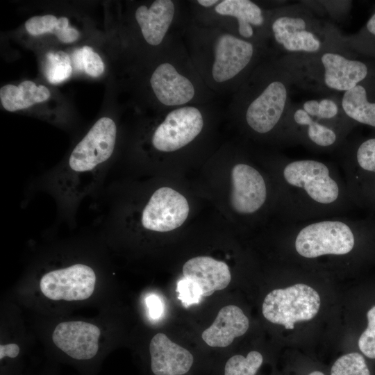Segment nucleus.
<instances>
[{"label":"nucleus","mask_w":375,"mask_h":375,"mask_svg":"<svg viewBox=\"0 0 375 375\" xmlns=\"http://www.w3.org/2000/svg\"><path fill=\"white\" fill-rule=\"evenodd\" d=\"M117 131L111 118L99 119L62 163L35 181L33 190L46 192L54 200L59 220L73 226L83 201L101 189L114 153Z\"/></svg>","instance_id":"obj_1"},{"label":"nucleus","mask_w":375,"mask_h":375,"mask_svg":"<svg viewBox=\"0 0 375 375\" xmlns=\"http://www.w3.org/2000/svg\"><path fill=\"white\" fill-rule=\"evenodd\" d=\"M279 174L287 223L341 216L353 203L344 177L330 162L287 158Z\"/></svg>","instance_id":"obj_2"},{"label":"nucleus","mask_w":375,"mask_h":375,"mask_svg":"<svg viewBox=\"0 0 375 375\" xmlns=\"http://www.w3.org/2000/svg\"><path fill=\"white\" fill-rule=\"evenodd\" d=\"M350 47L317 54L283 56L278 60L290 73L294 85L317 94L344 93L373 75L368 64Z\"/></svg>","instance_id":"obj_3"},{"label":"nucleus","mask_w":375,"mask_h":375,"mask_svg":"<svg viewBox=\"0 0 375 375\" xmlns=\"http://www.w3.org/2000/svg\"><path fill=\"white\" fill-rule=\"evenodd\" d=\"M269 31L283 56L317 54L349 47L347 38L306 2L278 9L270 19Z\"/></svg>","instance_id":"obj_4"},{"label":"nucleus","mask_w":375,"mask_h":375,"mask_svg":"<svg viewBox=\"0 0 375 375\" xmlns=\"http://www.w3.org/2000/svg\"><path fill=\"white\" fill-rule=\"evenodd\" d=\"M293 231L294 249L306 259L351 253L357 244L360 225L341 216L287 223Z\"/></svg>","instance_id":"obj_5"},{"label":"nucleus","mask_w":375,"mask_h":375,"mask_svg":"<svg viewBox=\"0 0 375 375\" xmlns=\"http://www.w3.org/2000/svg\"><path fill=\"white\" fill-rule=\"evenodd\" d=\"M261 89L247 103L244 118L256 133L266 135L281 128L292 105L291 89L294 82L290 73L278 60Z\"/></svg>","instance_id":"obj_6"},{"label":"nucleus","mask_w":375,"mask_h":375,"mask_svg":"<svg viewBox=\"0 0 375 375\" xmlns=\"http://www.w3.org/2000/svg\"><path fill=\"white\" fill-rule=\"evenodd\" d=\"M335 152L353 203L375 205V136L347 139Z\"/></svg>","instance_id":"obj_7"},{"label":"nucleus","mask_w":375,"mask_h":375,"mask_svg":"<svg viewBox=\"0 0 375 375\" xmlns=\"http://www.w3.org/2000/svg\"><path fill=\"white\" fill-rule=\"evenodd\" d=\"M321 299L318 292L305 283H296L275 289L265 297L262 312L269 322L293 329L299 322L308 321L319 312Z\"/></svg>","instance_id":"obj_8"},{"label":"nucleus","mask_w":375,"mask_h":375,"mask_svg":"<svg viewBox=\"0 0 375 375\" xmlns=\"http://www.w3.org/2000/svg\"><path fill=\"white\" fill-rule=\"evenodd\" d=\"M280 135L287 144H301L318 152L336 151L348 136L308 114L299 103H292Z\"/></svg>","instance_id":"obj_9"},{"label":"nucleus","mask_w":375,"mask_h":375,"mask_svg":"<svg viewBox=\"0 0 375 375\" xmlns=\"http://www.w3.org/2000/svg\"><path fill=\"white\" fill-rule=\"evenodd\" d=\"M97 281L94 269L83 262H74L45 272L40 281L42 293L54 301H80L93 294Z\"/></svg>","instance_id":"obj_10"},{"label":"nucleus","mask_w":375,"mask_h":375,"mask_svg":"<svg viewBox=\"0 0 375 375\" xmlns=\"http://www.w3.org/2000/svg\"><path fill=\"white\" fill-rule=\"evenodd\" d=\"M185 197L169 187L156 190L143 206L140 216L142 228L153 232H167L181 226L189 213Z\"/></svg>","instance_id":"obj_11"},{"label":"nucleus","mask_w":375,"mask_h":375,"mask_svg":"<svg viewBox=\"0 0 375 375\" xmlns=\"http://www.w3.org/2000/svg\"><path fill=\"white\" fill-rule=\"evenodd\" d=\"M203 126V117L198 108L186 106L173 110L154 131L151 144L159 151H174L191 142Z\"/></svg>","instance_id":"obj_12"},{"label":"nucleus","mask_w":375,"mask_h":375,"mask_svg":"<svg viewBox=\"0 0 375 375\" xmlns=\"http://www.w3.org/2000/svg\"><path fill=\"white\" fill-rule=\"evenodd\" d=\"M231 204L239 214L251 215L265 203L267 188L263 176L250 165L236 164L231 170Z\"/></svg>","instance_id":"obj_13"},{"label":"nucleus","mask_w":375,"mask_h":375,"mask_svg":"<svg viewBox=\"0 0 375 375\" xmlns=\"http://www.w3.org/2000/svg\"><path fill=\"white\" fill-rule=\"evenodd\" d=\"M255 54L252 42L228 33L219 36L215 47L213 79L222 83L233 78L250 65Z\"/></svg>","instance_id":"obj_14"},{"label":"nucleus","mask_w":375,"mask_h":375,"mask_svg":"<svg viewBox=\"0 0 375 375\" xmlns=\"http://www.w3.org/2000/svg\"><path fill=\"white\" fill-rule=\"evenodd\" d=\"M99 328L83 321L63 322L58 324L52 333L55 345L76 360H89L97 353Z\"/></svg>","instance_id":"obj_15"},{"label":"nucleus","mask_w":375,"mask_h":375,"mask_svg":"<svg viewBox=\"0 0 375 375\" xmlns=\"http://www.w3.org/2000/svg\"><path fill=\"white\" fill-rule=\"evenodd\" d=\"M149 352L151 367L155 375H182L190 370L193 363V356L188 350L162 333L152 338Z\"/></svg>","instance_id":"obj_16"},{"label":"nucleus","mask_w":375,"mask_h":375,"mask_svg":"<svg viewBox=\"0 0 375 375\" xmlns=\"http://www.w3.org/2000/svg\"><path fill=\"white\" fill-rule=\"evenodd\" d=\"M150 83L158 101L165 106L183 105L194 96L193 84L170 63L158 65L151 75Z\"/></svg>","instance_id":"obj_17"},{"label":"nucleus","mask_w":375,"mask_h":375,"mask_svg":"<svg viewBox=\"0 0 375 375\" xmlns=\"http://www.w3.org/2000/svg\"><path fill=\"white\" fill-rule=\"evenodd\" d=\"M183 274L184 278L199 286L203 297L226 288L231 280L228 266L209 256H197L188 260L183 265Z\"/></svg>","instance_id":"obj_18"},{"label":"nucleus","mask_w":375,"mask_h":375,"mask_svg":"<svg viewBox=\"0 0 375 375\" xmlns=\"http://www.w3.org/2000/svg\"><path fill=\"white\" fill-rule=\"evenodd\" d=\"M249 323L241 308L228 305L219 310L213 323L202 333L203 340L212 347H226L244 335Z\"/></svg>","instance_id":"obj_19"},{"label":"nucleus","mask_w":375,"mask_h":375,"mask_svg":"<svg viewBox=\"0 0 375 375\" xmlns=\"http://www.w3.org/2000/svg\"><path fill=\"white\" fill-rule=\"evenodd\" d=\"M175 7L171 0L154 1L149 8L138 7L135 19L146 42L152 46L161 43L173 20Z\"/></svg>","instance_id":"obj_20"},{"label":"nucleus","mask_w":375,"mask_h":375,"mask_svg":"<svg viewBox=\"0 0 375 375\" xmlns=\"http://www.w3.org/2000/svg\"><path fill=\"white\" fill-rule=\"evenodd\" d=\"M341 104L346 115L355 124L375 128V75L344 92Z\"/></svg>","instance_id":"obj_21"},{"label":"nucleus","mask_w":375,"mask_h":375,"mask_svg":"<svg viewBox=\"0 0 375 375\" xmlns=\"http://www.w3.org/2000/svg\"><path fill=\"white\" fill-rule=\"evenodd\" d=\"M215 10L221 15L236 18L238 33L246 39L252 38L255 28L262 26L265 22L260 7L249 0H224L217 5Z\"/></svg>","instance_id":"obj_22"},{"label":"nucleus","mask_w":375,"mask_h":375,"mask_svg":"<svg viewBox=\"0 0 375 375\" xmlns=\"http://www.w3.org/2000/svg\"><path fill=\"white\" fill-rule=\"evenodd\" d=\"M50 92L44 85H36L31 81H24L19 85L8 84L1 88L0 99L3 107L14 112L27 108L36 103L47 100Z\"/></svg>","instance_id":"obj_23"},{"label":"nucleus","mask_w":375,"mask_h":375,"mask_svg":"<svg viewBox=\"0 0 375 375\" xmlns=\"http://www.w3.org/2000/svg\"><path fill=\"white\" fill-rule=\"evenodd\" d=\"M44 72L50 83L57 84L67 80L72 72L69 56L62 51L49 52L46 56Z\"/></svg>","instance_id":"obj_24"},{"label":"nucleus","mask_w":375,"mask_h":375,"mask_svg":"<svg viewBox=\"0 0 375 375\" xmlns=\"http://www.w3.org/2000/svg\"><path fill=\"white\" fill-rule=\"evenodd\" d=\"M331 375H371L365 357L360 352H351L335 360Z\"/></svg>","instance_id":"obj_25"},{"label":"nucleus","mask_w":375,"mask_h":375,"mask_svg":"<svg viewBox=\"0 0 375 375\" xmlns=\"http://www.w3.org/2000/svg\"><path fill=\"white\" fill-rule=\"evenodd\" d=\"M262 361V354L256 351H250L246 357L235 355L226 362L224 375H255Z\"/></svg>","instance_id":"obj_26"},{"label":"nucleus","mask_w":375,"mask_h":375,"mask_svg":"<svg viewBox=\"0 0 375 375\" xmlns=\"http://www.w3.org/2000/svg\"><path fill=\"white\" fill-rule=\"evenodd\" d=\"M365 327L358 336L357 345L365 358L375 360V302L365 310Z\"/></svg>","instance_id":"obj_27"},{"label":"nucleus","mask_w":375,"mask_h":375,"mask_svg":"<svg viewBox=\"0 0 375 375\" xmlns=\"http://www.w3.org/2000/svg\"><path fill=\"white\" fill-rule=\"evenodd\" d=\"M349 47L353 51L375 52V12L369 17L365 27L358 34L347 37Z\"/></svg>","instance_id":"obj_28"},{"label":"nucleus","mask_w":375,"mask_h":375,"mask_svg":"<svg viewBox=\"0 0 375 375\" xmlns=\"http://www.w3.org/2000/svg\"><path fill=\"white\" fill-rule=\"evenodd\" d=\"M178 298L185 307L199 303L202 292L199 286L193 281L184 278L177 283Z\"/></svg>","instance_id":"obj_29"},{"label":"nucleus","mask_w":375,"mask_h":375,"mask_svg":"<svg viewBox=\"0 0 375 375\" xmlns=\"http://www.w3.org/2000/svg\"><path fill=\"white\" fill-rule=\"evenodd\" d=\"M58 19L53 15L34 16L26 22L25 28L32 35H40L47 33L53 34Z\"/></svg>","instance_id":"obj_30"},{"label":"nucleus","mask_w":375,"mask_h":375,"mask_svg":"<svg viewBox=\"0 0 375 375\" xmlns=\"http://www.w3.org/2000/svg\"><path fill=\"white\" fill-rule=\"evenodd\" d=\"M81 51L85 72L94 78L101 75L104 71V64L99 55L88 46H84Z\"/></svg>","instance_id":"obj_31"},{"label":"nucleus","mask_w":375,"mask_h":375,"mask_svg":"<svg viewBox=\"0 0 375 375\" xmlns=\"http://www.w3.org/2000/svg\"><path fill=\"white\" fill-rule=\"evenodd\" d=\"M53 34L65 43L73 42L79 37L78 31L74 28L69 26L68 19L65 17L58 18Z\"/></svg>","instance_id":"obj_32"},{"label":"nucleus","mask_w":375,"mask_h":375,"mask_svg":"<svg viewBox=\"0 0 375 375\" xmlns=\"http://www.w3.org/2000/svg\"><path fill=\"white\" fill-rule=\"evenodd\" d=\"M146 303L151 318L156 319L160 317L163 308L162 302L158 296L154 294L149 296L146 299Z\"/></svg>","instance_id":"obj_33"},{"label":"nucleus","mask_w":375,"mask_h":375,"mask_svg":"<svg viewBox=\"0 0 375 375\" xmlns=\"http://www.w3.org/2000/svg\"><path fill=\"white\" fill-rule=\"evenodd\" d=\"M19 353V347L17 344L10 343L0 345V359L5 357L15 358Z\"/></svg>","instance_id":"obj_34"},{"label":"nucleus","mask_w":375,"mask_h":375,"mask_svg":"<svg viewBox=\"0 0 375 375\" xmlns=\"http://www.w3.org/2000/svg\"><path fill=\"white\" fill-rule=\"evenodd\" d=\"M73 62L76 70H83L81 49H76L73 55Z\"/></svg>","instance_id":"obj_35"},{"label":"nucleus","mask_w":375,"mask_h":375,"mask_svg":"<svg viewBox=\"0 0 375 375\" xmlns=\"http://www.w3.org/2000/svg\"><path fill=\"white\" fill-rule=\"evenodd\" d=\"M198 3L204 7H210L213 5H215L216 3L219 2V1L217 0H198Z\"/></svg>","instance_id":"obj_36"},{"label":"nucleus","mask_w":375,"mask_h":375,"mask_svg":"<svg viewBox=\"0 0 375 375\" xmlns=\"http://www.w3.org/2000/svg\"><path fill=\"white\" fill-rule=\"evenodd\" d=\"M308 375H324V374L322 372L314 371V372L310 373Z\"/></svg>","instance_id":"obj_37"}]
</instances>
